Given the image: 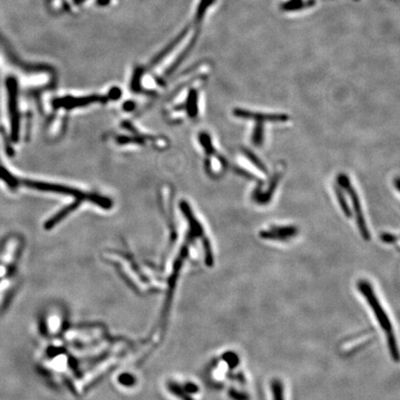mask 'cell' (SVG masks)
Returning a JSON list of instances; mask_svg holds the SVG:
<instances>
[{"instance_id": "7c38bea8", "label": "cell", "mask_w": 400, "mask_h": 400, "mask_svg": "<svg viewBox=\"0 0 400 400\" xmlns=\"http://www.w3.org/2000/svg\"><path fill=\"white\" fill-rule=\"evenodd\" d=\"M274 400H284L283 383L279 379H274L271 383Z\"/></svg>"}, {"instance_id": "6da1fadb", "label": "cell", "mask_w": 400, "mask_h": 400, "mask_svg": "<svg viewBox=\"0 0 400 400\" xmlns=\"http://www.w3.org/2000/svg\"><path fill=\"white\" fill-rule=\"evenodd\" d=\"M358 287L359 292L364 296L370 307L373 308L377 321L381 325V327L384 331V333H386L388 349H389L392 358L395 361H399L400 352H399V348L397 344V339H396L395 333L393 331L391 322L389 320V317L387 316L386 312L384 311V309L382 307L380 301L377 299L372 284L366 280H360L358 282Z\"/></svg>"}, {"instance_id": "8992f818", "label": "cell", "mask_w": 400, "mask_h": 400, "mask_svg": "<svg viewBox=\"0 0 400 400\" xmlns=\"http://www.w3.org/2000/svg\"><path fill=\"white\" fill-rule=\"evenodd\" d=\"M298 233V229L294 226H273L270 230H264L259 233L262 239L286 241Z\"/></svg>"}, {"instance_id": "9c48e42d", "label": "cell", "mask_w": 400, "mask_h": 400, "mask_svg": "<svg viewBox=\"0 0 400 400\" xmlns=\"http://www.w3.org/2000/svg\"><path fill=\"white\" fill-rule=\"evenodd\" d=\"M281 177H282V172H281V171H279V172H277V173L275 174V176L273 177V179H272V181H271L270 186H269V188H268L266 193H264V194L261 195V196H258V198L256 199L259 203L265 204V203L270 201V200H271L272 197H273L274 192H275V189H276L277 184H278L280 179H281Z\"/></svg>"}, {"instance_id": "7a4b0ae2", "label": "cell", "mask_w": 400, "mask_h": 400, "mask_svg": "<svg viewBox=\"0 0 400 400\" xmlns=\"http://www.w3.org/2000/svg\"><path fill=\"white\" fill-rule=\"evenodd\" d=\"M117 147H145L153 150H163L168 147V140L164 136H156L142 133L134 125L126 122L122 125V131H118L110 136Z\"/></svg>"}, {"instance_id": "8fae6325", "label": "cell", "mask_w": 400, "mask_h": 400, "mask_svg": "<svg viewBox=\"0 0 400 400\" xmlns=\"http://www.w3.org/2000/svg\"><path fill=\"white\" fill-rule=\"evenodd\" d=\"M334 189H335V193H336V197H337L338 203H339V205H340V207H341L344 214L348 217V218H351V217H352V212H351V210H350V206H349L347 200L345 199V196H344L343 192H342L341 189H340L338 186H335Z\"/></svg>"}, {"instance_id": "2e32d148", "label": "cell", "mask_w": 400, "mask_h": 400, "mask_svg": "<svg viewBox=\"0 0 400 400\" xmlns=\"http://www.w3.org/2000/svg\"><path fill=\"white\" fill-rule=\"evenodd\" d=\"M229 397L233 400H250V396L244 392L237 391L235 389H230L228 392Z\"/></svg>"}, {"instance_id": "3957f363", "label": "cell", "mask_w": 400, "mask_h": 400, "mask_svg": "<svg viewBox=\"0 0 400 400\" xmlns=\"http://www.w3.org/2000/svg\"><path fill=\"white\" fill-rule=\"evenodd\" d=\"M120 98L119 90H112L107 96H86V97H74L65 96L57 98L52 100V108L54 111L63 110L64 112H70L71 110L78 108H85L87 106L94 105L96 103H105L109 100H114Z\"/></svg>"}, {"instance_id": "ba28073f", "label": "cell", "mask_w": 400, "mask_h": 400, "mask_svg": "<svg viewBox=\"0 0 400 400\" xmlns=\"http://www.w3.org/2000/svg\"><path fill=\"white\" fill-rule=\"evenodd\" d=\"M199 139H200V143L202 145V147L205 150V153H206L207 156H208V157L209 156L216 157L220 160V162L222 163L223 166H228L227 160L220 153H218L217 150L214 149V147L212 145V142H211V138H210V136L208 135V133H204V132L200 133Z\"/></svg>"}, {"instance_id": "4fadbf2b", "label": "cell", "mask_w": 400, "mask_h": 400, "mask_svg": "<svg viewBox=\"0 0 400 400\" xmlns=\"http://www.w3.org/2000/svg\"><path fill=\"white\" fill-rule=\"evenodd\" d=\"M263 138H264L263 123H257L252 134V142L255 146H261L263 143Z\"/></svg>"}, {"instance_id": "9a60e30c", "label": "cell", "mask_w": 400, "mask_h": 400, "mask_svg": "<svg viewBox=\"0 0 400 400\" xmlns=\"http://www.w3.org/2000/svg\"><path fill=\"white\" fill-rule=\"evenodd\" d=\"M224 358L227 361L228 365L231 369L235 368L239 363V358L233 352H227L224 355Z\"/></svg>"}, {"instance_id": "30bf717a", "label": "cell", "mask_w": 400, "mask_h": 400, "mask_svg": "<svg viewBox=\"0 0 400 400\" xmlns=\"http://www.w3.org/2000/svg\"><path fill=\"white\" fill-rule=\"evenodd\" d=\"M242 152L244 153V155L247 157V158L250 160V162H252V164H253L254 166L257 167L260 172H262V173L265 174V175L269 174L266 166L263 164V162H262L251 150L247 149V148H243V149H242Z\"/></svg>"}, {"instance_id": "5bb4252c", "label": "cell", "mask_w": 400, "mask_h": 400, "mask_svg": "<svg viewBox=\"0 0 400 400\" xmlns=\"http://www.w3.org/2000/svg\"><path fill=\"white\" fill-rule=\"evenodd\" d=\"M234 172H235L237 175H241V176L247 178V179H250V180H252V181L257 182V183H259L260 185L262 184V181H261L259 178H258L256 175H252L251 173L246 171V170H244V169H241V168H234Z\"/></svg>"}, {"instance_id": "277c9868", "label": "cell", "mask_w": 400, "mask_h": 400, "mask_svg": "<svg viewBox=\"0 0 400 400\" xmlns=\"http://www.w3.org/2000/svg\"><path fill=\"white\" fill-rule=\"evenodd\" d=\"M338 183L341 185L342 187L345 188L346 191L348 192V194L350 195V199L352 200L353 208H354V210L356 212V217H357L358 230L360 232L362 238L365 241H370L371 240V234H370V232L368 230L366 222H365V219H364L362 210H361V205H360V201L358 199L357 192L355 191V189L353 188L352 184L350 183V179L348 178L347 175H339L338 176Z\"/></svg>"}, {"instance_id": "ac0fdd59", "label": "cell", "mask_w": 400, "mask_h": 400, "mask_svg": "<svg viewBox=\"0 0 400 400\" xmlns=\"http://www.w3.org/2000/svg\"><path fill=\"white\" fill-rule=\"evenodd\" d=\"M399 185H400V178L397 177V178H396V186H397L398 189H400V186H399Z\"/></svg>"}, {"instance_id": "e0dca14e", "label": "cell", "mask_w": 400, "mask_h": 400, "mask_svg": "<svg viewBox=\"0 0 400 400\" xmlns=\"http://www.w3.org/2000/svg\"><path fill=\"white\" fill-rule=\"evenodd\" d=\"M381 240L384 243L388 244H394L398 241V236L394 235L392 233H383L381 234Z\"/></svg>"}, {"instance_id": "52a82bcc", "label": "cell", "mask_w": 400, "mask_h": 400, "mask_svg": "<svg viewBox=\"0 0 400 400\" xmlns=\"http://www.w3.org/2000/svg\"><path fill=\"white\" fill-rule=\"evenodd\" d=\"M323 1L325 0H283L281 1L279 8L286 13L300 12L312 8Z\"/></svg>"}, {"instance_id": "5b68a950", "label": "cell", "mask_w": 400, "mask_h": 400, "mask_svg": "<svg viewBox=\"0 0 400 400\" xmlns=\"http://www.w3.org/2000/svg\"><path fill=\"white\" fill-rule=\"evenodd\" d=\"M233 114L235 117L246 119V120H253L257 123H284L289 120V116L287 114L278 113V114H266V113H258L252 112L243 108H234Z\"/></svg>"}]
</instances>
